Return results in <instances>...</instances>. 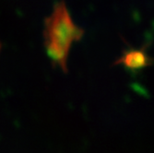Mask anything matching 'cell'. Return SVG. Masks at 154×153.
Returning <instances> with one entry per match:
<instances>
[{"label": "cell", "instance_id": "2", "mask_svg": "<svg viewBox=\"0 0 154 153\" xmlns=\"http://www.w3.org/2000/svg\"><path fill=\"white\" fill-rule=\"evenodd\" d=\"M124 64L131 68H138L146 65V57L140 52H131L124 58Z\"/></svg>", "mask_w": 154, "mask_h": 153}, {"label": "cell", "instance_id": "1", "mask_svg": "<svg viewBox=\"0 0 154 153\" xmlns=\"http://www.w3.org/2000/svg\"><path fill=\"white\" fill-rule=\"evenodd\" d=\"M82 34V30L72 20L66 5L63 2L58 3L45 22L44 39L49 57L63 70L66 67L72 44Z\"/></svg>", "mask_w": 154, "mask_h": 153}]
</instances>
